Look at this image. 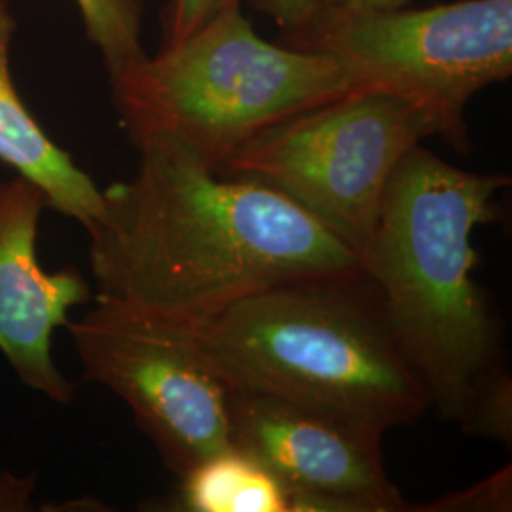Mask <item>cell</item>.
<instances>
[{
    "label": "cell",
    "instance_id": "1",
    "mask_svg": "<svg viewBox=\"0 0 512 512\" xmlns=\"http://www.w3.org/2000/svg\"><path fill=\"white\" fill-rule=\"evenodd\" d=\"M103 190L88 230L93 300L188 329L277 285L365 275L363 258L274 188L164 139Z\"/></svg>",
    "mask_w": 512,
    "mask_h": 512
},
{
    "label": "cell",
    "instance_id": "2",
    "mask_svg": "<svg viewBox=\"0 0 512 512\" xmlns=\"http://www.w3.org/2000/svg\"><path fill=\"white\" fill-rule=\"evenodd\" d=\"M509 183L416 145L387 181L363 253L365 275L431 408L458 423L482 387L507 370L501 325L473 279V234L494 220L495 196Z\"/></svg>",
    "mask_w": 512,
    "mask_h": 512
},
{
    "label": "cell",
    "instance_id": "3",
    "mask_svg": "<svg viewBox=\"0 0 512 512\" xmlns=\"http://www.w3.org/2000/svg\"><path fill=\"white\" fill-rule=\"evenodd\" d=\"M184 330L238 389L382 433L431 408L366 275L277 285Z\"/></svg>",
    "mask_w": 512,
    "mask_h": 512
},
{
    "label": "cell",
    "instance_id": "4",
    "mask_svg": "<svg viewBox=\"0 0 512 512\" xmlns=\"http://www.w3.org/2000/svg\"><path fill=\"white\" fill-rule=\"evenodd\" d=\"M109 80L133 145L171 141L215 169L260 131L351 92L330 55L258 37L239 4Z\"/></svg>",
    "mask_w": 512,
    "mask_h": 512
},
{
    "label": "cell",
    "instance_id": "5",
    "mask_svg": "<svg viewBox=\"0 0 512 512\" xmlns=\"http://www.w3.org/2000/svg\"><path fill=\"white\" fill-rule=\"evenodd\" d=\"M433 135L444 129L420 105L349 92L260 131L217 171L274 188L363 258L391 173Z\"/></svg>",
    "mask_w": 512,
    "mask_h": 512
},
{
    "label": "cell",
    "instance_id": "6",
    "mask_svg": "<svg viewBox=\"0 0 512 512\" xmlns=\"http://www.w3.org/2000/svg\"><path fill=\"white\" fill-rule=\"evenodd\" d=\"M287 46L327 54L351 92L399 95L431 112L456 148L467 145L463 110L512 74V0H459L423 10L336 14Z\"/></svg>",
    "mask_w": 512,
    "mask_h": 512
},
{
    "label": "cell",
    "instance_id": "7",
    "mask_svg": "<svg viewBox=\"0 0 512 512\" xmlns=\"http://www.w3.org/2000/svg\"><path fill=\"white\" fill-rule=\"evenodd\" d=\"M65 327L84 380L128 404L177 478L232 446V385L186 330L99 300Z\"/></svg>",
    "mask_w": 512,
    "mask_h": 512
},
{
    "label": "cell",
    "instance_id": "8",
    "mask_svg": "<svg viewBox=\"0 0 512 512\" xmlns=\"http://www.w3.org/2000/svg\"><path fill=\"white\" fill-rule=\"evenodd\" d=\"M382 439L363 423L232 387L230 442L287 488L291 512L408 511Z\"/></svg>",
    "mask_w": 512,
    "mask_h": 512
},
{
    "label": "cell",
    "instance_id": "9",
    "mask_svg": "<svg viewBox=\"0 0 512 512\" xmlns=\"http://www.w3.org/2000/svg\"><path fill=\"white\" fill-rule=\"evenodd\" d=\"M48 207L27 179H0V353L19 382L55 404H71L73 382L54 361V332L69 311L93 300L78 268L48 272L38 258V224Z\"/></svg>",
    "mask_w": 512,
    "mask_h": 512
},
{
    "label": "cell",
    "instance_id": "10",
    "mask_svg": "<svg viewBox=\"0 0 512 512\" xmlns=\"http://www.w3.org/2000/svg\"><path fill=\"white\" fill-rule=\"evenodd\" d=\"M14 35L16 19L8 2L0 0V162L35 184L48 209L76 220L88 232L103 213V190L69 152L55 145L21 101L10 71Z\"/></svg>",
    "mask_w": 512,
    "mask_h": 512
},
{
    "label": "cell",
    "instance_id": "11",
    "mask_svg": "<svg viewBox=\"0 0 512 512\" xmlns=\"http://www.w3.org/2000/svg\"><path fill=\"white\" fill-rule=\"evenodd\" d=\"M173 511L291 512V495L262 463L228 446L179 478Z\"/></svg>",
    "mask_w": 512,
    "mask_h": 512
},
{
    "label": "cell",
    "instance_id": "12",
    "mask_svg": "<svg viewBox=\"0 0 512 512\" xmlns=\"http://www.w3.org/2000/svg\"><path fill=\"white\" fill-rule=\"evenodd\" d=\"M84 19L86 33L101 50L107 71L116 73L145 57L141 44V0H74Z\"/></svg>",
    "mask_w": 512,
    "mask_h": 512
},
{
    "label": "cell",
    "instance_id": "13",
    "mask_svg": "<svg viewBox=\"0 0 512 512\" xmlns=\"http://www.w3.org/2000/svg\"><path fill=\"white\" fill-rule=\"evenodd\" d=\"M461 429L475 437L512 442V382L507 370L495 374L482 387L467 416L459 421Z\"/></svg>",
    "mask_w": 512,
    "mask_h": 512
},
{
    "label": "cell",
    "instance_id": "14",
    "mask_svg": "<svg viewBox=\"0 0 512 512\" xmlns=\"http://www.w3.org/2000/svg\"><path fill=\"white\" fill-rule=\"evenodd\" d=\"M511 467L478 482L473 488L440 497L423 507L410 505L408 511L425 512H480L511 511L512 484Z\"/></svg>",
    "mask_w": 512,
    "mask_h": 512
},
{
    "label": "cell",
    "instance_id": "15",
    "mask_svg": "<svg viewBox=\"0 0 512 512\" xmlns=\"http://www.w3.org/2000/svg\"><path fill=\"white\" fill-rule=\"evenodd\" d=\"M239 0H171L164 16V48L183 42Z\"/></svg>",
    "mask_w": 512,
    "mask_h": 512
},
{
    "label": "cell",
    "instance_id": "16",
    "mask_svg": "<svg viewBox=\"0 0 512 512\" xmlns=\"http://www.w3.org/2000/svg\"><path fill=\"white\" fill-rule=\"evenodd\" d=\"M256 10L264 12L268 18L285 29L289 35L300 33L310 27L327 0H251Z\"/></svg>",
    "mask_w": 512,
    "mask_h": 512
},
{
    "label": "cell",
    "instance_id": "17",
    "mask_svg": "<svg viewBox=\"0 0 512 512\" xmlns=\"http://www.w3.org/2000/svg\"><path fill=\"white\" fill-rule=\"evenodd\" d=\"M408 0H327L319 18L336 14H357V12H376V10H395ZM317 18V19H319ZM315 19V21H317Z\"/></svg>",
    "mask_w": 512,
    "mask_h": 512
}]
</instances>
